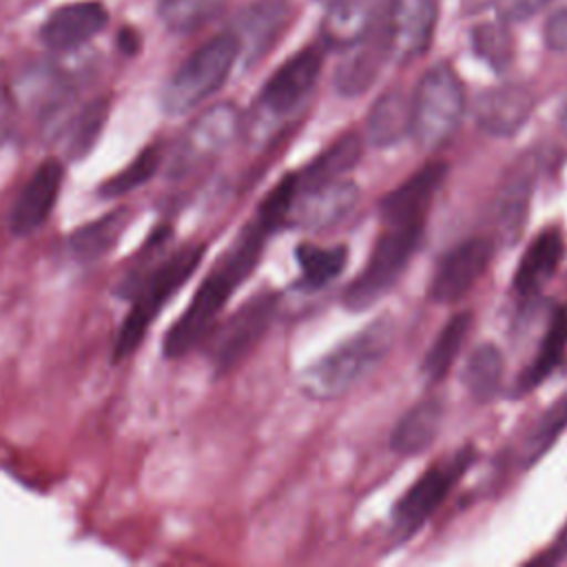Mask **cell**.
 <instances>
[{"instance_id": "6da1fadb", "label": "cell", "mask_w": 567, "mask_h": 567, "mask_svg": "<svg viewBox=\"0 0 567 567\" xmlns=\"http://www.w3.org/2000/svg\"><path fill=\"white\" fill-rule=\"evenodd\" d=\"M268 230L255 219L250 221L230 250L217 261V266L204 277L197 292L193 295L186 310L179 319L166 330L162 350L166 359L186 357L193 348H197L208 332L215 328L219 312L224 310L226 301L239 288V284L255 270Z\"/></svg>"}, {"instance_id": "7a4b0ae2", "label": "cell", "mask_w": 567, "mask_h": 567, "mask_svg": "<svg viewBox=\"0 0 567 567\" xmlns=\"http://www.w3.org/2000/svg\"><path fill=\"white\" fill-rule=\"evenodd\" d=\"M394 332L390 317L368 323L363 330L308 363L297 377L299 390L312 401H334L348 394L385 359L394 343Z\"/></svg>"}, {"instance_id": "3957f363", "label": "cell", "mask_w": 567, "mask_h": 567, "mask_svg": "<svg viewBox=\"0 0 567 567\" xmlns=\"http://www.w3.org/2000/svg\"><path fill=\"white\" fill-rule=\"evenodd\" d=\"M204 244H190L173 252L157 268H153L146 277L140 279L133 303L117 330L113 359H128L137 346L144 341L148 328L153 326L157 312L166 306V301L190 279L204 259Z\"/></svg>"}, {"instance_id": "277c9868", "label": "cell", "mask_w": 567, "mask_h": 567, "mask_svg": "<svg viewBox=\"0 0 567 567\" xmlns=\"http://www.w3.org/2000/svg\"><path fill=\"white\" fill-rule=\"evenodd\" d=\"M423 228L425 221L383 224V233L377 237L365 268L350 281L343 292V306L348 310H368L396 286L410 259L419 250Z\"/></svg>"}, {"instance_id": "5b68a950", "label": "cell", "mask_w": 567, "mask_h": 567, "mask_svg": "<svg viewBox=\"0 0 567 567\" xmlns=\"http://www.w3.org/2000/svg\"><path fill=\"white\" fill-rule=\"evenodd\" d=\"M239 42L233 31L217 33L195 49L168 78L162 91V106L168 115H184L221 89L235 60Z\"/></svg>"}, {"instance_id": "8992f818", "label": "cell", "mask_w": 567, "mask_h": 567, "mask_svg": "<svg viewBox=\"0 0 567 567\" xmlns=\"http://www.w3.org/2000/svg\"><path fill=\"white\" fill-rule=\"evenodd\" d=\"M465 91L456 71L441 62L430 66L412 93V137L423 151L441 148L461 126Z\"/></svg>"}, {"instance_id": "52a82bcc", "label": "cell", "mask_w": 567, "mask_h": 567, "mask_svg": "<svg viewBox=\"0 0 567 567\" xmlns=\"http://www.w3.org/2000/svg\"><path fill=\"white\" fill-rule=\"evenodd\" d=\"M277 303V292H259L208 332L204 341L208 343V359L217 374L233 372L255 350L275 317Z\"/></svg>"}, {"instance_id": "ba28073f", "label": "cell", "mask_w": 567, "mask_h": 567, "mask_svg": "<svg viewBox=\"0 0 567 567\" xmlns=\"http://www.w3.org/2000/svg\"><path fill=\"white\" fill-rule=\"evenodd\" d=\"M472 463V450H461L450 461L427 467L416 483L403 494V498L396 503L392 518L396 527L405 534L416 532L432 514L434 509L445 501L452 485L458 481V476L465 472V467Z\"/></svg>"}, {"instance_id": "9c48e42d", "label": "cell", "mask_w": 567, "mask_h": 567, "mask_svg": "<svg viewBox=\"0 0 567 567\" xmlns=\"http://www.w3.org/2000/svg\"><path fill=\"white\" fill-rule=\"evenodd\" d=\"M323 53L319 47H306L288 58L264 84L257 106L259 113L279 120L290 115L312 91L321 73Z\"/></svg>"}, {"instance_id": "30bf717a", "label": "cell", "mask_w": 567, "mask_h": 567, "mask_svg": "<svg viewBox=\"0 0 567 567\" xmlns=\"http://www.w3.org/2000/svg\"><path fill=\"white\" fill-rule=\"evenodd\" d=\"M436 24L434 0H390L381 20L388 58L410 62L425 53Z\"/></svg>"}, {"instance_id": "8fae6325", "label": "cell", "mask_w": 567, "mask_h": 567, "mask_svg": "<svg viewBox=\"0 0 567 567\" xmlns=\"http://www.w3.org/2000/svg\"><path fill=\"white\" fill-rule=\"evenodd\" d=\"M492 241L485 237H472L456 244L439 261L430 286L427 297L434 303H454L465 297L474 284L483 277L492 261Z\"/></svg>"}, {"instance_id": "7c38bea8", "label": "cell", "mask_w": 567, "mask_h": 567, "mask_svg": "<svg viewBox=\"0 0 567 567\" xmlns=\"http://www.w3.org/2000/svg\"><path fill=\"white\" fill-rule=\"evenodd\" d=\"M359 199V188L343 177L312 188H297L295 202L288 210L286 224L306 230H323L343 221Z\"/></svg>"}, {"instance_id": "4fadbf2b", "label": "cell", "mask_w": 567, "mask_h": 567, "mask_svg": "<svg viewBox=\"0 0 567 567\" xmlns=\"http://www.w3.org/2000/svg\"><path fill=\"white\" fill-rule=\"evenodd\" d=\"M64 182V164L60 159H44L22 186L9 215V228L18 237L35 233L58 204Z\"/></svg>"}, {"instance_id": "5bb4252c", "label": "cell", "mask_w": 567, "mask_h": 567, "mask_svg": "<svg viewBox=\"0 0 567 567\" xmlns=\"http://www.w3.org/2000/svg\"><path fill=\"white\" fill-rule=\"evenodd\" d=\"M447 175V164L430 162L412 173L403 184L390 190L381 204L383 224H403V221H425L434 195L443 186Z\"/></svg>"}, {"instance_id": "9a60e30c", "label": "cell", "mask_w": 567, "mask_h": 567, "mask_svg": "<svg viewBox=\"0 0 567 567\" xmlns=\"http://www.w3.org/2000/svg\"><path fill=\"white\" fill-rule=\"evenodd\" d=\"M534 111V93L523 84H501L483 91L472 106L476 124L494 135L509 137L525 126Z\"/></svg>"}, {"instance_id": "2e32d148", "label": "cell", "mask_w": 567, "mask_h": 567, "mask_svg": "<svg viewBox=\"0 0 567 567\" xmlns=\"http://www.w3.org/2000/svg\"><path fill=\"white\" fill-rule=\"evenodd\" d=\"M538 162L532 155H520L512 168L505 173L501 188L496 193L494 217L501 237L507 244H514L527 221V210L534 193Z\"/></svg>"}, {"instance_id": "e0dca14e", "label": "cell", "mask_w": 567, "mask_h": 567, "mask_svg": "<svg viewBox=\"0 0 567 567\" xmlns=\"http://www.w3.org/2000/svg\"><path fill=\"white\" fill-rule=\"evenodd\" d=\"M109 22V13L100 2H73L55 9L40 29V40L53 51H69L93 35Z\"/></svg>"}, {"instance_id": "ac0fdd59", "label": "cell", "mask_w": 567, "mask_h": 567, "mask_svg": "<svg viewBox=\"0 0 567 567\" xmlns=\"http://www.w3.org/2000/svg\"><path fill=\"white\" fill-rule=\"evenodd\" d=\"M290 16L292 9L286 0H257L248 4L230 29L239 42V53L246 51L250 60L264 55L284 33Z\"/></svg>"}, {"instance_id": "d6986e66", "label": "cell", "mask_w": 567, "mask_h": 567, "mask_svg": "<svg viewBox=\"0 0 567 567\" xmlns=\"http://www.w3.org/2000/svg\"><path fill=\"white\" fill-rule=\"evenodd\" d=\"M346 49L348 53L334 71V89L346 97H357L374 84L383 60L388 58V49L381 29L374 27Z\"/></svg>"}, {"instance_id": "ffe728a7", "label": "cell", "mask_w": 567, "mask_h": 567, "mask_svg": "<svg viewBox=\"0 0 567 567\" xmlns=\"http://www.w3.org/2000/svg\"><path fill=\"white\" fill-rule=\"evenodd\" d=\"M565 257V239L558 228H547L532 239L514 272V290L520 297L536 295L558 270Z\"/></svg>"}, {"instance_id": "44dd1931", "label": "cell", "mask_w": 567, "mask_h": 567, "mask_svg": "<svg viewBox=\"0 0 567 567\" xmlns=\"http://www.w3.org/2000/svg\"><path fill=\"white\" fill-rule=\"evenodd\" d=\"M445 416V405L439 396H425L414 403L394 425L390 447L396 454L412 456L425 452L439 436Z\"/></svg>"}, {"instance_id": "7402d4cb", "label": "cell", "mask_w": 567, "mask_h": 567, "mask_svg": "<svg viewBox=\"0 0 567 567\" xmlns=\"http://www.w3.org/2000/svg\"><path fill=\"white\" fill-rule=\"evenodd\" d=\"M412 133V97L392 86L383 91L365 117V140L372 146H394Z\"/></svg>"}, {"instance_id": "603a6c76", "label": "cell", "mask_w": 567, "mask_h": 567, "mask_svg": "<svg viewBox=\"0 0 567 567\" xmlns=\"http://www.w3.org/2000/svg\"><path fill=\"white\" fill-rule=\"evenodd\" d=\"M567 357V306H558L545 328L536 357L527 363L516 381V392L525 394L540 385Z\"/></svg>"}, {"instance_id": "cb8c5ba5", "label": "cell", "mask_w": 567, "mask_h": 567, "mask_svg": "<svg viewBox=\"0 0 567 567\" xmlns=\"http://www.w3.org/2000/svg\"><path fill=\"white\" fill-rule=\"evenodd\" d=\"M363 142L357 133L339 137L321 155H317L303 171L297 173V188H312L348 177V173L359 164Z\"/></svg>"}, {"instance_id": "d4e9b609", "label": "cell", "mask_w": 567, "mask_h": 567, "mask_svg": "<svg viewBox=\"0 0 567 567\" xmlns=\"http://www.w3.org/2000/svg\"><path fill=\"white\" fill-rule=\"evenodd\" d=\"M381 0H330L323 20V38L332 47H350L374 24Z\"/></svg>"}, {"instance_id": "484cf974", "label": "cell", "mask_w": 567, "mask_h": 567, "mask_svg": "<svg viewBox=\"0 0 567 567\" xmlns=\"http://www.w3.org/2000/svg\"><path fill=\"white\" fill-rule=\"evenodd\" d=\"M128 219H131L128 210L117 208L75 228L69 237V252L84 264L106 257L120 241Z\"/></svg>"}, {"instance_id": "4316f807", "label": "cell", "mask_w": 567, "mask_h": 567, "mask_svg": "<svg viewBox=\"0 0 567 567\" xmlns=\"http://www.w3.org/2000/svg\"><path fill=\"white\" fill-rule=\"evenodd\" d=\"M241 120L233 104H217L208 109L190 128L186 151L190 157H204L228 146L239 133Z\"/></svg>"}, {"instance_id": "83f0119b", "label": "cell", "mask_w": 567, "mask_h": 567, "mask_svg": "<svg viewBox=\"0 0 567 567\" xmlns=\"http://www.w3.org/2000/svg\"><path fill=\"white\" fill-rule=\"evenodd\" d=\"M472 328V315L470 312H456L447 319V323L439 330L434 341L430 343L423 361H421V374L427 383H439L447 377L450 368L458 359L465 337Z\"/></svg>"}, {"instance_id": "f1b7e54d", "label": "cell", "mask_w": 567, "mask_h": 567, "mask_svg": "<svg viewBox=\"0 0 567 567\" xmlns=\"http://www.w3.org/2000/svg\"><path fill=\"white\" fill-rule=\"evenodd\" d=\"M297 264H299V279L297 286L306 292L321 290L330 281H334L348 261L346 246H315V244H299L297 246Z\"/></svg>"}, {"instance_id": "f546056e", "label": "cell", "mask_w": 567, "mask_h": 567, "mask_svg": "<svg viewBox=\"0 0 567 567\" xmlns=\"http://www.w3.org/2000/svg\"><path fill=\"white\" fill-rule=\"evenodd\" d=\"M503 370V352L494 343H481L470 352L461 379L465 390L474 396V401L485 403L498 394Z\"/></svg>"}, {"instance_id": "4dcf8cb0", "label": "cell", "mask_w": 567, "mask_h": 567, "mask_svg": "<svg viewBox=\"0 0 567 567\" xmlns=\"http://www.w3.org/2000/svg\"><path fill=\"white\" fill-rule=\"evenodd\" d=\"M109 117V100L95 97L84 104L69 124L66 133V155L71 159H82L100 140Z\"/></svg>"}, {"instance_id": "1f68e13d", "label": "cell", "mask_w": 567, "mask_h": 567, "mask_svg": "<svg viewBox=\"0 0 567 567\" xmlns=\"http://www.w3.org/2000/svg\"><path fill=\"white\" fill-rule=\"evenodd\" d=\"M228 0H159V18L175 33H190L215 20Z\"/></svg>"}, {"instance_id": "d6a6232c", "label": "cell", "mask_w": 567, "mask_h": 567, "mask_svg": "<svg viewBox=\"0 0 567 567\" xmlns=\"http://www.w3.org/2000/svg\"><path fill=\"white\" fill-rule=\"evenodd\" d=\"M567 430V392L556 399L534 423V427L527 432L523 443V461L527 465L536 463L551 445L554 441Z\"/></svg>"}, {"instance_id": "836d02e7", "label": "cell", "mask_w": 567, "mask_h": 567, "mask_svg": "<svg viewBox=\"0 0 567 567\" xmlns=\"http://www.w3.org/2000/svg\"><path fill=\"white\" fill-rule=\"evenodd\" d=\"M159 162H162L159 148L146 146L131 159V164H126L122 171H117L113 177H109L100 186V195L102 197H122V195L144 186L146 182H151V177L159 168Z\"/></svg>"}, {"instance_id": "e575fe53", "label": "cell", "mask_w": 567, "mask_h": 567, "mask_svg": "<svg viewBox=\"0 0 567 567\" xmlns=\"http://www.w3.org/2000/svg\"><path fill=\"white\" fill-rule=\"evenodd\" d=\"M297 195V173H288L281 177V182L264 197V202L257 208V221L272 233L279 226H286L288 210Z\"/></svg>"}, {"instance_id": "d590c367", "label": "cell", "mask_w": 567, "mask_h": 567, "mask_svg": "<svg viewBox=\"0 0 567 567\" xmlns=\"http://www.w3.org/2000/svg\"><path fill=\"white\" fill-rule=\"evenodd\" d=\"M476 53L494 69H505L512 60L514 44L505 24H481L472 33Z\"/></svg>"}, {"instance_id": "8d00e7d4", "label": "cell", "mask_w": 567, "mask_h": 567, "mask_svg": "<svg viewBox=\"0 0 567 567\" xmlns=\"http://www.w3.org/2000/svg\"><path fill=\"white\" fill-rule=\"evenodd\" d=\"M543 35H545V44L551 51H558V53L567 51V2H563L558 9L549 13V18L545 20Z\"/></svg>"}, {"instance_id": "74e56055", "label": "cell", "mask_w": 567, "mask_h": 567, "mask_svg": "<svg viewBox=\"0 0 567 567\" xmlns=\"http://www.w3.org/2000/svg\"><path fill=\"white\" fill-rule=\"evenodd\" d=\"M549 2L551 0H496V11L505 22H518L532 18Z\"/></svg>"}, {"instance_id": "f35d334b", "label": "cell", "mask_w": 567, "mask_h": 567, "mask_svg": "<svg viewBox=\"0 0 567 567\" xmlns=\"http://www.w3.org/2000/svg\"><path fill=\"white\" fill-rule=\"evenodd\" d=\"M565 558H567V520H565V525L560 527V532H558L556 540L551 543V547L547 549V554L538 558V563H543V565H556V563H563Z\"/></svg>"}, {"instance_id": "ab89813d", "label": "cell", "mask_w": 567, "mask_h": 567, "mask_svg": "<svg viewBox=\"0 0 567 567\" xmlns=\"http://www.w3.org/2000/svg\"><path fill=\"white\" fill-rule=\"evenodd\" d=\"M560 126L567 131V100H565V104L560 109Z\"/></svg>"}, {"instance_id": "60d3db41", "label": "cell", "mask_w": 567, "mask_h": 567, "mask_svg": "<svg viewBox=\"0 0 567 567\" xmlns=\"http://www.w3.org/2000/svg\"><path fill=\"white\" fill-rule=\"evenodd\" d=\"M0 140H2V126H0ZM2 144V142H0Z\"/></svg>"}, {"instance_id": "b9f144b4", "label": "cell", "mask_w": 567, "mask_h": 567, "mask_svg": "<svg viewBox=\"0 0 567 567\" xmlns=\"http://www.w3.org/2000/svg\"><path fill=\"white\" fill-rule=\"evenodd\" d=\"M326 2H330V0H326Z\"/></svg>"}]
</instances>
